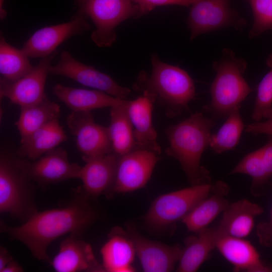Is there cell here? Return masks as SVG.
<instances>
[{
  "label": "cell",
  "instance_id": "1",
  "mask_svg": "<svg viewBox=\"0 0 272 272\" xmlns=\"http://www.w3.org/2000/svg\"><path fill=\"white\" fill-rule=\"evenodd\" d=\"M81 189L65 207L37 211L20 226L10 227L1 221V231L23 243L37 259L50 263L47 250L51 242L69 233L81 236L98 218L89 196Z\"/></svg>",
  "mask_w": 272,
  "mask_h": 272
},
{
  "label": "cell",
  "instance_id": "2",
  "mask_svg": "<svg viewBox=\"0 0 272 272\" xmlns=\"http://www.w3.org/2000/svg\"><path fill=\"white\" fill-rule=\"evenodd\" d=\"M215 125L213 118L196 112L165 130L169 143L165 153L179 162L191 185L211 183L210 172L200 161L210 146L211 130Z\"/></svg>",
  "mask_w": 272,
  "mask_h": 272
},
{
  "label": "cell",
  "instance_id": "3",
  "mask_svg": "<svg viewBox=\"0 0 272 272\" xmlns=\"http://www.w3.org/2000/svg\"><path fill=\"white\" fill-rule=\"evenodd\" d=\"M150 74L141 72L133 90L157 103L169 118L182 114L195 96L193 81L184 70L161 61L157 55L151 59Z\"/></svg>",
  "mask_w": 272,
  "mask_h": 272
},
{
  "label": "cell",
  "instance_id": "4",
  "mask_svg": "<svg viewBox=\"0 0 272 272\" xmlns=\"http://www.w3.org/2000/svg\"><path fill=\"white\" fill-rule=\"evenodd\" d=\"M247 66L246 61L236 56L231 50L225 48L220 58L214 61L216 76L211 84V100L202 107V112L212 118L227 117L252 91L243 77Z\"/></svg>",
  "mask_w": 272,
  "mask_h": 272
},
{
  "label": "cell",
  "instance_id": "5",
  "mask_svg": "<svg viewBox=\"0 0 272 272\" xmlns=\"http://www.w3.org/2000/svg\"><path fill=\"white\" fill-rule=\"evenodd\" d=\"M31 181L18 165L16 156L1 152L0 157V212L22 221L37 212Z\"/></svg>",
  "mask_w": 272,
  "mask_h": 272
},
{
  "label": "cell",
  "instance_id": "6",
  "mask_svg": "<svg viewBox=\"0 0 272 272\" xmlns=\"http://www.w3.org/2000/svg\"><path fill=\"white\" fill-rule=\"evenodd\" d=\"M79 11L95 26L91 39L98 47L111 46L116 40L115 29L130 18L142 16L139 6L132 0H76Z\"/></svg>",
  "mask_w": 272,
  "mask_h": 272
},
{
  "label": "cell",
  "instance_id": "7",
  "mask_svg": "<svg viewBox=\"0 0 272 272\" xmlns=\"http://www.w3.org/2000/svg\"><path fill=\"white\" fill-rule=\"evenodd\" d=\"M212 186V183L193 185L159 196L145 216L146 224L156 230L173 226L206 197Z\"/></svg>",
  "mask_w": 272,
  "mask_h": 272
},
{
  "label": "cell",
  "instance_id": "8",
  "mask_svg": "<svg viewBox=\"0 0 272 272\" xmlns=\"http://www.w3.org/2000/svg\"><path fill=\"white\" fill-rule=\"evenodd\" d=\"M186 23L192 40L204 33L232 27L242 31L245 18L231 7V0H199L191 6Z\"/></svg>",
  "mask_w": 272,
  "mask_h": 272
},
{
  "label": "cell",
  "instance_id": "9",
  "mask_svg": "<svg viewBox=\"0 0 272 272\" xmlns=\"http://www.w3.org/2000/svg\"><path fill=\"white\" fill-rule=\"evenodd\" d=\"M17 163L33 182L46 185L78 178L81 167L71 163L67 152L56 147L35 160L16 157Z\"/></svg>",
  "mask_w": 272,
  "mask_h": 272
},
{
  "label": "cell",
  "instance_id": "10",
  "mask_svg": "<svg viewBox=\"0 0 272 272\" xmlns=\"http://www.w3.org/2000/svg\"><path fill=\"white\" fill-rule=\"evenodd\" d=\"M50 73L66 77L121 100H127L131 92L108 74L78 61L67 51H61L58 63L51 66Z\"/></svg>",
  "mask_w": 272,
  "mask_h": 272
},
{
  "label": "cell",
  "instance_id": "11",
  "mask_svg": "<svg viewBox=\"0 0 272 272\" xmlns=\"http://www.w3.org/2000/svg\"><path fill=\"white\" fill-rule=\"evenodd\" d=\"M66 122L83 160L113 152L108 127L96 123L91 111H72Z\"/></svg>",
  "mask_w": 272,
  "mask_h": 272
},
{
  "label": "cell",
  "instance_id": "12",
  "mask_svg": "<svg viewBox=\"0 0 272 272\" xmlns=\"http://www.w3.org/2000/svg\"><path fill=\"white\" fill-rule=\"evenodd\" d=\"M56 50L42 58L38 64L20 79L14 82L0 80L1 99L7 98L20 107L39 103L46 95L45 86L48 74L50 73L51 62Z\"/></svg>",
  "mask_w": 272,
  "mask_h": 272
},
{
  "label": "cell",
  "instance_id": "13",
  "mask_svg": "<svg viewBox=\"0 0 272 272\" xmlns=\"http://www.w3.org/2000/svg\"><path fill=\"white\" fill-rule=\"evenodd\" d=\"M88 17L80 11L65 23L47 26L35 31L25 42L22 51L29 57L44 58L70 38L83 34L90 28Z\"/></svg>",
  "mask_w": 272,
  "mask_h": 272
},
{
  "label": "cell",
  "instance_id": "14",
  "mask_svg": "<svg viewBox=\"0 0 272 272\" xmlns=\"http://www.w3.org/2000/svg\"><path fill=\"white\" fill-rule=\"evenodd\" d=\"M158 156L152 150L142 148L119 156L116 179L111 191L124 193L144 187L159 160Z\"/></svg>",
  "mask_w": 272,
  "mask_h": 272
},
{
  "label": "cell",
  "instance_id": "15",
  "mask_svg": "<svg viewBox=\"0 0 272 272\" xmlns=\"http://www.w3.org/2000/svg\"><path fill=\"white\" fill-rule=\"evenodd\" d=\"M127 230L144 271L167 272L174 269L182 252L181 246L167 245L149 240L139 234L130 225L127 226Z\"/></svg>",
  "mask_w": 272,
  "mask_h": 272
},
{
  "label": "cell",
  "instance_id": "16",
  "mask_svg": "<svg viewBox=\"0 0 272 272\" xmlns=\"http://www.w3.org/2000/svg\"><path fill=\"white\" fill-rule=\"evenodd\" d=\"M119 155L114 152L83 160L78 178L82 189L89 197H97L111 191L115 183Z\"/></svg>",
  "mask_w": 272,
  "mask_h": 272
},
{
  "label": "cell",
  "instance_id": "17",
  "mask_svg": "<svg viewBox=\"0 0 272 272\" xmlns=\"http://www.w3.org/2000/svg\"><path fill=\"white\" fill-rule=\"evenodd\" d=\"M50 263L57 272L105 271L91 246L80 236L75 235L62 241L58 253Z\"/></svg>",
  "mask_w": 272,
  "mask_h": 272
},
{
  "label": "cell",
  "instance_id": "18",
  "mask_svg": "<svg viewBox=\"0 0 272 272\" xmlns=\"http://www.w3.org/2000/svg\"><path fill=\"white\" fill-rule=\"evenodd\" d=\"M216 248L233 267L236 272H271L272 268L265 264L251 243L245 238L223 235Z\"/></svg>",
  "mask_w": 272,
  "mask_h": 272
},
{
  "label": "cell",
  "instance_id": "19",
  "mask_svg": "<svg viewBox=\"0 0 272 272\" xmlns=\"http://www.w3.org/2000/svg\"><path fill=\"white\" fill-rule=\"evenodd\" d=\"M229 185L223 181L213 183L209 195L198 203L181 220L187 229L197 233L208 227L230 204L226 196Z\"/></svg>",
  "mask_w": 272,
  "mask_h": 272
},
{
  "label": "cell",
  "instance_id": "20",
  "mask_svg": "<svg viewBox=\"0 0 272 272\" xmlns=\"http://www.w3.org/2000/svg\"><path fill=\"white\" fill-rule=\"evenodd\" d=\"M154 103L150 97L142 95L134 100H127V111L138 146L152 150L159 155L161 148L157 143V133L152 122Z\"/></svg>",
  "mask_w": 272,
  "mask_h": 272
},
{
  "label": "cell",
  "instance_id": "21",
  "mask_svg": "<svg viewBox=\"0 0 272 272\" xmlns=\"http://www.w3.org/2000/svg\"><path fill=\"white\" fill-rule=\"evenodd\" d=\"M187 237L178 261L177 271L194 272L207 260L217 242L224 235L218 227H207Z\"/></svg>",
  "mask_w": 272,
  "mask_h": 272
},
{
  "label": "cell",
  "instance_id": "22",
  "mask_svg": "<svg viewBox=\"0 0 272 272\" xmlns=\"http://www.w3.org/2000/svg\"><path fill=\"white\" fill-rule=\"evenodd\" d=\"M102 265L105 271L132 272L136 254L133 243L128 233L115 227L108 235L101 249Z\"/></svg>",
  "mask_w": 272,
  "mask_h": 272
},
{
  "label": "cell",
  "instance_id": "23",
  "mask_svg": "<svg viewBox=\"0 0 272 272\" xmlns=\"http://www.w3.org/2000/svg\"><path fill=\"white\" fill-rule=\"evenodd\" d=\"M263 213L259 205L242 199L230 203L217 226L224 235L245 238L251 233L255 218Z\"/></svg>",
  "mask_w": 272,
  "mask_h": 272
},
{
  "label": "cell",
  "instance_id": "24",
  "mask_svg": "<svg viewBox=\"0 0 272 272\" xmlns=\"http://www.w3.org/2000/svg\"><path fill=\"white\" fill-rule=\"evenodd\" d=\"M67 139L58 118H56L46 123L28 136L21 139L17 154L22 158L35 160L57 147Z\"/></svg>",
  "mask_w": 272,
  "mask_h": 272
},
{
  "label": "cell",
  "instance_id": "25",
  "mask_svg": "<svg viewBox=\"0 0 272 272\" xmlns=\"http://www.w3.org/2000/svg\"><path fill=\"white\" fill-rule=\"evenodd\" d=\"M54 95L72 111H91L123 103L121 100L97 90H88L58 84L53 88Z\"/></svg>",
  "mask_w": 272,
  "mask_h": 272
},
{
  "label": "cell",
  "instance_id": "26",
  "mask_svg": "<svg viewBox=\"0 0 272 272\" xmlns=\"http://www.w3.org/2000/svg\"><path fill=\"white\" fill-rule=\"evenodd\" d=\"M126 100L123 103L110 108V122L108 126L113 152L124 155L138 146L133 136V126L127 111Z\"/></svg>",
  "mask_w": 272,
  "mask_h": 272
},
{
  "label": "cell",
  "instance_id": "27",
  "mask_svg": "<svg viewBox=\"0 0 272 272\" xmlns=\"http://www.w3.org/2000/svg\"><path fill=\"white\" fill-rule=\"evenodd\" d=\"M18 120L15 122L21 139L31 134L49 121L58 118L60 106L47 97L35 104L20 107Z\"/></svg>",
  "mask_w": 272,
  "mask_h": 272
},
{
  "label": "cell",
  "instance_id": "28",
  "mask_svg": "<svg viewBox=\"0 0 272 272\" xmlns=\"http://www.w3.org/2000/svg\"><path fill=\"white\" fill-rule=\"evenodd\" d=\"M29 57L22 51L9 44L1 34L0 37L1 80L15 81L33 68Z\"/></svg>",
  "mask_w": 272,
  "mask_h": 272
},
{
  "label": "cell",
  "instance_id": "29",
  "mask_svg": "<svg viewBox=\"0 0 272 272\" xmlns=\"http://www.w3.org/2000/svg\"><path fill=\"white\" fill-rule=\"evenodd\" d=\"M240 107L232 110L218 131L211 134L209 147L216 154L234 150L238 145L245 127L240 113Z\"/></svg>",
  "mask_w": 272,
  "mask_h": 272
},
{
  "label": "cell",
  "instance_id": "30",
  "mask_svg": "<svg viewBox=\"0 0 272 272\" xmlns=\"http://www.w3.org/2000/svg\"><path fill=\"white\" fill-rule=\"evenodd\" d=\"M230 174H244L250 176L252 179L251 194L256 197L261 196L269 178L260 148L245 156Z\"/></svg>",
  "mask_w": 272,
  "mask_h": 272
},
{
  "label": "cell",
  "instance_id": "31",
  "mask_svg": "<svg viewBox=\"0 0 272 272\" xmlns=\"http://www.w3.org/2000/svg\"><path fill=\"white\" fill-rule=\"evenodd\" d=\"M266 63L270 70L258 86L252 114V118L255 121L272 118V53L267 57Z\"/></svg>",
  "mask_w": 272,
  "mask_h": 272
},
{
  "label": "cell",
  "instance_id": "32",
  "mask_svg": "<svg viewBox=\"0 0 272 272\" xmlns=\"http://www.w3.org/2000/svg\"><path fill=\"white\" fill-rule=\"evenodd\" d=\"M253 17L249 38H254L264 32L272 31V0H248Z\"/></svg>",
  "mask_w": 272,
  "mask_h": 272
},
{
  "label": "cell",
  "instance_id": "33",
  "mask_svg": "<svg viewBox=\"0 0 272 272\" xmlns=\"http://www.w3.org/2000/svg\"><path fill=\"white\" fill-rule=\"evenodd\" d=\"M139 7L142 16L147 14L157 7L166 5H179L188 7L199 0H132Z\"/></svg>",
  "mask_w": 272,
  "mask_h": 272
},
{
  "label": "cell",
  "instance_id": "34",
  "mask_svg": "<svg viewBox=\"0 0 272 272\" xmlns=\"http://www.w3.org/2000/svg\"><path fill=\"white\" fill-rule=\"evenodd\" d=\"M256 232L261 245L272 247V205L268 220L260 222L256 227Z\"/></svg>",
  "mask_w": 272,
  "mask_h": 272
},
{
  "label": "cell",
  "instance_id": "35",
  "mask_svg": "<svg viewBox=\"0 0 272 272\" xmlns=\"http://www.w3.org/2000/svg\"><path fill=\"white\" fill-rule=\"evenodd\" d=\"M245 131L254 135L260 134L272 136V118L264 121H255L246 126Z\"/></svg>",
  "mask_w": 272,
  "mask_h": 272
},
{
  "label": "cell",
  "instance_id": "36",
  "mask_svg": "<svg viewBox=\"0 0 272 272\" xmlns=\"http://www.w3.org/2000/svg\"><path fill=\"white\" fill-rule=\"evenodd\" d=\"M269 179L272 176V138L260 148Z\"/></svg>",
  "mask_w": 272,
  "mask_h": 272
},
{
  "label": "cell",
  "instance_id": "37",
  "mask_svg": "<svg viewBox=\"0 0 272 272\" xmlns=\"http://www.w3.org/2000/svg\"><path fill=\"white\" fill-rule=\"evenodd\" d=\"M13 259L9 251L3 246L0 247V271Z\"/></svg>",
  "mask_w": 272,
  "mask_h": 272
},
{
  "label": "cell",
  "instance_id": "38",
  "mask_svg": "<svg viewBox=\"0 0 272 272\" xmlns=\"http://www.w3.org/2000/svg\"><path fill=\"white\" fill-rule=\"evenodd\" d=\"M24 271L23 267L14 259L10 261L4 268L2 272H22Z\"/></svg>",
  "mask_w": 272,
  "mask_h": 272
},
{
  "label": "cell",
  "instance_id": "39",
  "mask_svg": "<svg viewBox=\"0 0 272 272\" xmlns=\"http://www.w3.org/2000/svg\"><path fill=\"white\" fill-rule=\"evenodd\" d=\"M4 2V0H1V8H0V17L1 20H4L7 15V13L5 11V10L3 9V3Z\"/></svg>",
  "mask_w": 272,
  "mask_h": 272
}]
</instances>
